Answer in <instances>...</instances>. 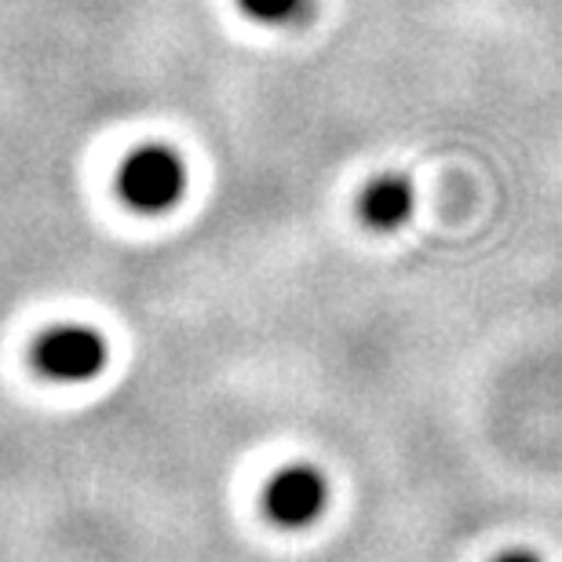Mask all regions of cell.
Instances as JSON below:
<instances>
[{
    "mask_svg": "<svg viewBox=\"0 0 562 562\" xmlns=\"http://www.w3.org/2000/svg\"><path fill=\"white\" fill-rule=\"evenodd\" d=\"M183 190H187V165L172 146L150 143L121 161L117 194L128 209L143 212V216L168 212L183 198Z\"/></svg>",
    "mask_w": 562,
    "mask_h": 562,
    "instance_id": "1",
    "label": "cell"
},
{
    "mask_svg": "<svg viewBox=\"0 0 562 562\" xmlns=\"http://www.w3.org/2000/svg\"><path fill=\"white\" fill-rule=\"evenodd\" d=\"M110 347L103 333L88 329V325H59V329L44 333L33 347V366L55 384H88L106 369Z\"/></svg>",
    "mask_w": 562,
    "mask_h": 562,
    "instance_id": "2",
    "label": "cell"
},
{
    "mask_svg": "<svg viewBox=\"0 0 562 562\" xmlns=\"http://www.w3.org/2000/svg\"><path fill=\"white\" fill-rule=\"evenodd\" d=\"M329 508V479L314 464H289L271 475L263 490L267 519L281 530H307Z\"/></svg>",
    "mask_w": 562,
    "mask_h": 562,
    "instance_id": "3",
    "label": "cell"
},
{
    "mask_svg": "<svg viewBox=\"0 0 562 562\" xmlns=\"http://www.w3.org/2000/svg\"><path fill=\"white\" fill-rule=\"evenodd\" d=\"M413 205H417V194H413V183L406 176H376L358 198V212H362L366 227L373 231L406 227Z\"/></svg>",
    "mask_w": 562,
    "mask_h": 562,
    "instance_id": "4",
    "label": "cell"
},
{
    "mask_svg": "<svg viewBox=\"0 0 562 562\" xmlns=\"http://www.w3.org/2000/svg\"><path fill=\"white\" fill-rule=\"evenodd\" d=\"M241 11L263 26H289L307 15V0H238Z\"/></svg>",
    "mask_w": 562,
    "mask_h": 562,
    "instance_id": "5",
    "label": "cell"
},
{
    "mask_svg": "<svg viewBox=\"0 0 562 562\" xmlns=\"http://www.w3.org/2000/svg\"><path fill=\"white\" fill-rule=\"evenodd\" d=\"M497 562H541V555L526 552V548H512V552L497 555Z\"/></svg>",
    "mask_w": 562,
    "mask_h": 562,
    "instance_id": "6",
    "label": "cell"
}]
</instances>
